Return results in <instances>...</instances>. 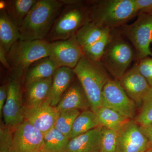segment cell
Segmentation results:
<instances>
[{"mask_svg":"<svg viewBox=\"0 0 152 152\" xmlns=\"http://www.w3.org/2000/svg\"><path fill=\"white\" fill-rule=\"evenodd\" d=\"M23 114L25 120L44 134L55 127L59 111L51 105L48 99L37 105L23 107Z\"/></svg>","mask_w":152,"mask_h":152,"instance_id":"obj_13","label":"cell"},{"mask_svg":"<svg viewBox=\"0 0 152 152\" xmlns=\"http://www.w3.org/2000/svg\"><path fill=\"white\" fill-rule=\"evenodd\" d=\"M137 64L140 72L152 87V57H148L139 60Z\"/></svg>","mask_w":152,"mask_h":152,"instance_id":"obj_31","label":"cell"},{"mask_svg":"<svg viewBox=\"0 0 152 152\" xmlns=\"http://www.w3.org/2000/svg\"><path fill=\"white\" fill-rule=\"evenodd\" d=\"M90 21V11L86 2L64 6L45 40L49 42L65 40L75 36L84 25Z\"/></svg>","mask_w":152,"mask_h":152,"instance_id":"obj_6","label":"cell"},{"mask_svg":"<svg viewBox=\"0 0 152 152\" xmlns=\"http://www.w3.org/2000/svg\"><path fill=\"white\" fill-rule=\"evenodd\" d=\"M90 21L113 31L126 25L138 15L134 0H96L87 1Z\"/></svg>","mask_w":152,"mask_h":152,"instance_id":"obj_2","label":"cell"},{"mask_svg":"<svg viewBox=\"0 0 152 152\" xmlns=\"http://www.w3.org/2000/svg\"><path fill=\"white\" fill-rule=\"evenodd\" d=\"M134 121L139 126H141L152 123V87L143 99L140 110Z\"/></svg>","mask_w":152,"mask_h":152,"instance_id":"obj_28","label":"cell"},{"mask_svg":"<svg viewBox=\"0 0 152 152\" xmlns=\"http://www.w3.org/2000/svg\"><path fill=\"white\" fill-rule=\"evenodd\" d=\"M36 152H45L44 151H43L42 150H41V151H37Z\"/></svg>","mask_w":152,"mask_h":152,"instance_id":"obj_37","label":"cell"},{"mask_svg":"<svg viewBox=\"0 0 152 152\" xmlns=\"http://www.w3.org/2000/svg\"><path fill=\"white\" fill-rule=\"evenodd\" d=\"M138 14L149 13L152 11V0H134Z\"/></svg>","mask_w":152,"mask_h":152,"instance_id":"obj_32","label":"cell"},{"mask_svg":"<svg viewBox=\"0 0 152 152\" xmlns=\"http://www.w3.org/2000/svg\"><path fill=\"white\" fill-rule=\"evenodd\" d=\"M37 1V0L6 1L4 10L19 28Z\"/></svg>","mask_w":152,"mask_h":152,"instance_id":"obj_22","label":"cell"},{"mask_svg":"<svg viewBox=\"0 0 152 152\" xmlns=\"http://www.w3.org/2000/svg\"><path fill=\"white\" fill-rule=\"evenodd\" d=\"M0 61L5 68L8 70L11 71L10 66L7 57V53L1 46H0Z\"/></svg>","mask_w":152,"mask_h":152,"instance_id":"obj_35","label":"cell"},{"mask_svg":"<svg viewBox=\"0 0 152 152\" xmlns=\"http://www.w3.org/2000/svg\"><path fill=\"white\" fill-rule=\"evenodd\" d=\"M75 75L73 69L66 67L59 68L55 72L49 97L52 106L56 107L58 105Z\"/></svg>","mask_w":152,"mask_h":152,"instance_id":"obj_17","label":"cell"},{"mask_svg":"<svg viewBox=\"0 0 152 152\" xmlns=\"http://www.w3.org/2000/svg\"><path fill=\"white\" fill-rule=\"evenodd\" d=\"M70 139L54 127L44 134L45 152H65Z\"/></svg>","mask_w":152,"mask_h":152,"instance_id":"obj_25","label":"cell"},{"mask_svg":"<svg viewBox=\"0 0 152 152\" xmlns=\"http://www.w3.org/2000/svg\"><path fill=\"white\" fill-rule=\"evenodd\" d=\"M21 81L11 76L7 84V96L3 108L2 115L4 124L12 128L15 127L25 121Z\"/></svg>","mask_w":152,"mask_h":152,"instance_id":"obj_10","label":"cell"},{"mask_svg":"<svg viewBox=\"0 0 152 152\" xmlns=\"http://www.w3.org/2000/svg\"><path fill=\"white\" fill-rule=\"evenodd\" d=\"M119 81L128 96L137 107H141L143 99L151 87L140 72L137 64L127 71Z\"/></svg>","mask_w":152,"mask_h":152,"instance_id":"obj_14","label":"cell"},{"mask_svg":"<svg viewBox=\"0 0 152 152\" xmlns=\"http://www.w3.org/2000/svg\"><path fill=\"white\" fill-rule=\"evenodd\" d=\"M101 126L98 117L91 110L80 113L74 122L70 140Z\"/></svg>","mask_w":152,"mask_h":152,"instance_id":"obj_24","label":"cell"},{"mask_svg":"<svg viewBox=\"0 0 152 152\" xmlns=\"http://www.w3.org/2000/svg\"><path fill=\"white\" fill-rule=\"evenodd\" d=\"M43 146V134L27 121L13 128L10 152H36Z\"/></svg>","mask_w":152,"mask_h":152,"instance_id":"obj_9","label":"cell"},{"mask_svg":"<svg viewBox=\"0 0 152 152\" xmlns=\"http://www.w3.org/2000/svg\"><path fill=\"white\" fill-rule=\"evenodd\" d=\"M112 37L113 33L112 31H110L106 33L94 43L82 49L84 56L92 61L100 63L106 47L111 40Z\"/></svg>","mask_w":152,"mask_h":152,"instance_id":"obj_26","label":"cell"},{"mask_svg":"<svg viewBox=\"0 0 152 152\" xmlns=\"http://www.w3.org/2000/svg\"><path fill=\"white\" fill-rule=\"evenodd\" d=\"M101 107L111 109L133 119L135 117L137 106L125 92L119 80L110 79L103 91Z\"/></svg>","mask_w":152,"mask_h":152,"instance_id":"obj_8","label":"cell"},{"mask_svg":"<svg viewBox=\"0 0 152 152\" xmlns=\"http://www.w3.org/2000/svg\"><path fill=\"white\" fill-rule=\"evenodd\" d=\"M102 126L70 140L65 152H99Z\"/></svg>","mask_w":152,"mask_h":152,"instance_id":"obj_16","label":"cell"},{"mask_svg":"<svg viewBox=\"0 0 152 152\" xmlns=\"http://www.w3.org/2000/svg\"><path fill=\"white\" fill-rule=\"evenodd\" d=\"M8 93V85H3L0 87V116L1 117L2 115L3 109L7 96Z\"/></svg>","mask_w":152,"mask_h":152,"instance_id":"obj_34","label":"cell"},{"mask_svg":"<svg viewBox=\"0 0 152 152\" xmlns=\"http://www.w3.org/2000/svg\"><path fill=\"white\" fill-rule=\"evenodd\" d=\"M145 152H152V148L149 149L148 150H147V151H146Z\"/></svg>","mask_w":152,"mask_h":152,"instance_id":"obj_36","label":"cell"},{"mask_svg":"<svg viewBox=\"0 0 152 152\" xmlns=\"http://www.w3.org/2000/svg\"><path fill=\"white\" fill-rule=\"evenodd\" d=\"M117 132L116 152H145L150 149L148 140L134 120L131 119Z\"/></svg>","mask_w":152,"mask_h":152,"instance_id":"obj_12","label":"cell"},{"mask_svg":"<svg viewBox=\"0 0 152 152\" xmlns=\"http://www.w3.org/2000/svg\"><path fill=\"white\" fill-rule=\"evenodd\" d=\"M13 128L1 124V152H10Z\"/></svg>","mask_w":152,"mask_h":152,"instance_id":"obj_30","label":"cell"},{"mask_svg":"<svg viewBox=\"0 0 152 152\" xmlns=\"http://www.w3.org/2000/svg\"><path fill=\"white\" fill-rule=\"evenodd\" d=\"M73 70L89 101L91 110L96 113L101 107L104 87L110 79L109 74L100 63L92 61L84 55Z\"/></svg>","mask_w":152,"mask_h":152,"instance_id":"obj_3","label":"cell"},{"mask_svg":"<svg viewBox=\"0 0 152 152\" xmlns=\"http://www.w3.org/2000/svg\"><path fill=\"white\" fill-rule=\"evenodd\" d=\"M134 23L120 28L121 33L130 42L139 60L152 57V14L141 13Z\"/></svg>","mask_w":152,"mask_h":152,"instance_id":"obj_7","label":"cell"},{"mask_svg":"<svg viewBox=\"0 0 152 152\" xmlns=\"http://www.w3.org/2000/svg\"><path fill=\"white\" fill-rule=\"evenodd\" d=\"M83 55L75 36L65 40L50 42L49 57L59 68L73 69Z\"/></svg>","mask_w":152,"mask_h":152,"instance_id":"obj_11","label":"cell"},{"mask_svg":"<svg viewBox=\"0 0 152 152\" xmlns=\"http://www.w3.org/2000/svg\"><path fill=\"white\" fill-rule=\"evenodd\" d=\"M58 68L56 64L49 57L37 61L30 66L25 74V86L53 77Z\"/></svg>","mask_w":152,"mask_h":152,"instance_id":"obj_19","label":"cell"},{"mask_svg":"<svg viewBox=\"0 0 152 152\" xmlns=\"http://www.w3.org/2000/svg\"><path fill=\"white\" fill-rule=\"evenodd\" d=\"M148 13H150V14H152V12H150Z\"/></svg>","mask_w":152,"mask_h":152,"instance_id":"obj_38","label":"cell"},{"mask_svg":"<svg viewBox=\"0 0 152 152\" xmlns=\"http://www.w3.org/2000/svg\"><path fill=\"white\" fill-rule=\"evenodd\" d=\"M64 7L61 1H37L19 28L20 40H45Z\"/></svg>","mask_w":152,"mask_h":152,"instance_id":"obj_1","label":"cell"},{"mask_svg":"<svg viewBox=\"0 0 152 152\" xmlns=\"http://www.w3.org/2000/svg\"><path fill=\"white\" fill-rule=\"evenodd\" d=\"M117 132L102 127L99 152H116Z\"/></svg>","mask_w":152,"mask_h":152,"instance_id":"obj_29","label":"cell"},{"mask_svg":"<svg viewBox=\"0 0 152 152\" xmlns=\"http://www.w3.org/2000/svg\"><path fill=\"white\" fill-rule=\"evenodd\" d=\"M112 33L100 63L108 73L119 80L137 56L134 48L120 31L115 29Z\"/></svg>","mask_w":152,"mask_h":152,"instance_id":"obj_5","label":"cell"},{"mask_svg":"<svg viewBox=\"0 0 152 152\" xmlns=\"http://www.w3.org/2000/svg\"><path fill=\"white\" fill-rule=\"evenodd\" d=\"M80 113V112L78 110H64L60 111L55 128L69 139L74 122Z\"/></svg>","mask_w":152,"mask_h":152,"instance_id":"obj_27","label":"cell"},{"mask_svg":"<svg viewBox=\"0 0 152 152\" xmlns=\"http://www.w3.org/2000/svg\"><path fill=\"white\" fill-rule=\"evenodd\" d=\"M50 46V42L45 40L16 42L7 53L11 76L21 80L30 66L49 57Z\"/></svg>","mask_w":152,"mask_h":152,"instance_id":"obj_4","label":"cell"},{"mask_svg":"<svg viewBox=\"0 0 152 152\" xmlns=\"http://www.w3.org/2000/svg\"><path fill=\"white\" fill-rule=\"evenodd\" d=\"M95 113L101 126L116 132L131 120L106 107H101Z\"/></svg>","mask_w":152,"mask_h":152,"instance_id":"obj_23","label":"cell"},{"mask_svg":"<svg viewBox=\"0 0 152 152\" xmlns=\"http://www.w3.org/2000/svg\"><path fill=\"white\" fill-rule=\"evenodd\" d=\"M110 31L90 21L80 29L76 34L75 37L78 43L83 49L94 43Z\"/></svg>","mask_w":152,"mask_h":152,"instance_id":"obj_21","label":"cell"},{"mask_svg":"<svg viewBox=\"0 0 152 152\" xmlns=\"http://www.w3.org/2000/svg\"><path fill=\"white\" fill-rule=\"evenodd\" d=\"M140 129L148 142L149 148H152V123L146 126H140Z\"/></svg>","mask_w":152,"mask_h":152,"instance_id":"obj_33","label":"cell"},{"mask_svg":"<svg viewBox=\"0 0 152 152\" xmlns=\"http://www.w3.org/2000/svg\"><path fill=\"white\" fill-rule=\"evenodd\" d=\"M20 39L18 27L9 16L5 10H1L0 46L7 53L12 46Z\"/></svg>","mask_w":152,"mask_h":152,"instance_id":"obj_18","label":"cell"},{"mask_svg":"<svg viewBox=\"0 0 152 152\" xmlns=\"http://www.w3.org/2000/svg\"><path fill=\"white\" fill-rule=\"evenodd\" d=\"M59 111L69 110L91 109V104L80 83H75L70 86L56 106Z\"/></svg>","mask_w":152,"mask_h":152,"instance_id":"obj_15","label":"cell"},{"mask_svg":"<svg viewBox=\"0 0 152 152\" xmlns=\"http://www.w3.org/2000/svg\"><path fill=\"white\" fill-rule=\"evenodd\" d=\"M52 82L50 77L26 85V106L37 105L49 99Z\"/></svg>","mask_w":152,"mask_h":152,"instance_id":"obj_20","label":"cell"}]
</instances>
